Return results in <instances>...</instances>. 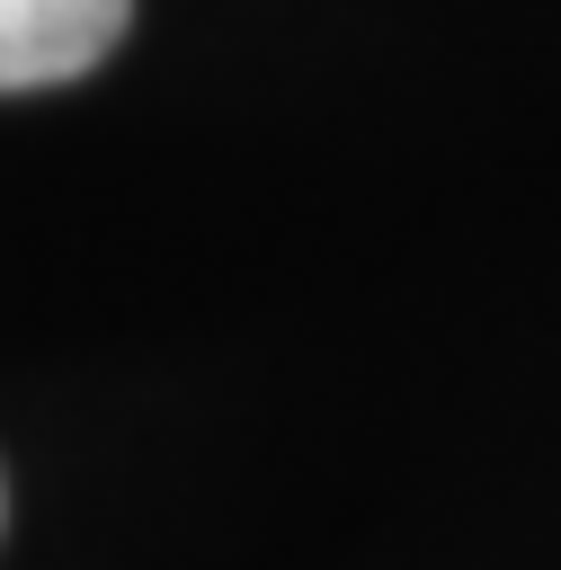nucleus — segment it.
Segmentation results:
<instances>
[{"instance_id":"1","label":"nucleus","mask_w":561,"mask_h":570,"mask_svg":"<svg viewBox=\"0 0 561 570\" xmlns=\"http://www.w3.org/2000/svg\"><path fill=\"white\" fill-rule=\"evenodd\" d=\"M134 0H0V89H53L116 53Z\"/></svg>"}]
</instances>
